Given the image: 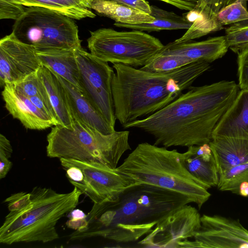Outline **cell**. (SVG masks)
<instances>
[{"mask_svg": "<svg viewBox=\"0 0 248 248\" xmlns=\"http://www.w3.org/2000/svg\"><path fill=\"white\" fill-rule=\"evenodd\" d=\"M239 91L234 81L191 86L165 108L123 127L140 129L154 137L155 145L166 148L209 143Z\"/></svg>", "mask_w": 248, "mask_h": 248, "instance_id": "1", "label": "cell"}, {"mask_svg": "<svg viewBox=\"0 0 248 248\" xmlns=\"http://www.w3.org/2000/svg\"><path fill=\"white\" fill-rule=\"evenodd\" d=\"M191 202L189 198L179 193L137 184L113 199L94 203L87 215L86 229L75 231L70 239L101 237L121 243L136 242L169 213Z\"/></svg>", "mask_w": 248, "mask_h": 248, "instance_id": "2", "label": "cell"}, {"mask_svg": "<svg viewBox=\"0 0 248 248\" xmlns=\"http://www.w3.org/2000/svg\"><path fill=\"white\" fill-rule=\"evenodd\" d=\"M210 63L198 61L166 73L113 64L112 92L116 120L123 127L165 108L208 70Z\"/></svg>", "mask_w": 248, "mask_h": 248, "instance_id": "3", "label": "cell"}, {"mask_svg": "<svg viewBox=\"0 0 248 248\" xmlns=\"http://www.w3.org/2000/svg\"><path fill=\"white\" fill-rule=\"evenodd\" d=\"M180 154L176 149L142 142L117 169L138 184L152 185L184 195L200 209L211 194L184 166Z\"/></svg>", "mask_w": 248, "mask_h": 248, "instance_id": "4", "label": "cell"}, {"mask_svg": "<svg viewBox=\"0 0 248 248\" xmlns=\"http://www.w3.org/2000/svg\"><path fill=\"white\" fill-rule=\"evenodd\" d=\"M31 203L18 212H10L0 228V242L46 243L59 238L56 226L75 209L82 194L77 187L66 193L35 186L30 192Z\"/></svg>", "mask_w": 248, "mask_h": 248, "instance_id": "5", "label": "cell"}, {"mask_svg": "<svg viewBox=\"0 0 248 248\" xmlns=\"http://www.w3.org/2000/svg\"><path fill=\"white\" fill-rule=\"evenodd\" d=\"M129 131L105 135L73 118L72 128L54 125L47 136L46 155L51 158H64L98 163L116 169L125 152L131 150Z\"/></svg>", "mask_w": 248, "mask_h": 248, "instance_id": "6", "label": "cell"}, {"mask_svg": "<svg viewBox=\"0 0 248 248\" xmlns=\"http://www.w3.org/2000/svg\"><path fill=\"white\" fill-rule=\"evenodd\" d=\"M12 32L36 50L81 46L78 27L73 19L41 7H27L15 20Z\"/></svg>", "mask_w": 248, "mask_h": 248, "instance_id": "7", "label": "cell"}, {"mask_svg": "<svg viewBox=\"0 0 248 248\" xmlns=\"http://www.w3.org/2000/svg\"><path fill=\"white\" fill-rule=\"evenodd\" d=\"M90 33L87 39L90 53L112 64L141 68L164 46L158 38L139 30L117 31L103 28Z\"/></svg>", "mask_w": 248, "mask_h": 248, "instance_id": "8", "label": "cell"}, {"mask_svg": "<svg viewBox=\"0 0 248 248\" xmlns=\"http://www.w3.org/2000/svg\"><path fill=\"white\" fill-rule=\"evenodd\" d=\"M79 70L82 93L113 128L116 119L112 92L114 73L108 62L93 56L82 48L75 49Z\"/></svg>", "mask_w": 248, "mask_h": 248, "instance_id": "9", "label": "cell"}, {"mask_svg": "<svg viewBox=\"0 0 248 248\" xmlns=\"http://www.w3.org/2000/svg\"><path fill=\"white\" fill-rule=\"evenodd\" d=\"M62 166L70 165L79 167L84 178L81 183L69 181L82 194L95 203L112 200L126 189L138 184L129 176L120 172L117 168L113 169L98 163L60 158Z\"/></svg>", "mask_w": 248, "mask_h": 248, "instance_id": "10", "label": "cell"}, {"mask_svg": "<svg viewBox=\"0 0 248 248\" xmlns=\"http://www.w3.org/2000/svg\"><path fill=\"white\" fill-rule=\"evenodd\" d=\"M201 227L198 210L187 204L161 219L138 243L146 247L177 248L179 242L193 237Z\"/></svg>", "mask_w": 248, "mask_h": 248, "instance_id": "11", "label": "cell"}, {"mask_svg": "<svg viewBox=\"0 0 248 248\" xmlns=\"http://www.w3.org/2000/svg\"><path fill=\"white\" fill-rule=\"evenodd\" d=\"M179 242L177 248H248V230L238 219L219 215L201 216V227L193 237Z\"/></svg>", "mask_w": 248, "mask_h": 248, "instance_id": "12", "label": "cell"}, {"mask_svg": "<svg viewBox=\"0 0 248 248\" xmlns=\"http://www.w3.org/2000/svg\"><path fill=\"white\" fill-rule=\"evenodd\" d=\"M36 50L19 40L13 32L0 40V84H14L42 66Z\"/></svg>", "mask_w": 248, "mask_h": 248, "instance_id": "13", "label": "cell"}, {"mask_svg": "<svg viewBox=\"0 0 248 248\" xmlns=\"http://www.w3.org/2000/svg\"><path fill=\"white\" fill-rule=\"evenodd\" d=\"M1 95L9 113L26 128L41 130L55 125L29 97L16 91L13 84L5 85Z\"/></svg>", "mask_w": 248, "mask_h": 248, "instance_id": "14", "label": "cell"}, {"mask_svg": "<svg viewBox=\"0 0 248 248\" xmlns=\"http://www.w3.org/2000/svg\"><path fill=\"white\" fill-rule=\"evenodd\" d=\"M228 48L225 36H221L200 42L176 43L173 41L164 46L159 53L181 57L189 63L201 61L211 63L222 58Z\"/></svg>", "mask_w": 248, "mask_h": 248, "instance_id": "15", "label": "cell"}, {"mask_svg": "<svg viewBox=\"0 0 248 248\" xmlns=\"http://www.w3.org/2000/svg\"><path fill=\"white\" fill-rule=\"evenodd\" d=\"M180 159L187 171L207 189L217 186L219 174L209 143L188 147Z\"/></svg>", "mask_w": 248, "mask_h": 248, "instance_id": "16", "label": "cell"}, {"mask_svg": "<svg viewBox=\"0 0 248 248\" xmlns=\"http://www.w3.org/2000/svg\"><path fill=\"white\" fill-rule=\"evenodd\" d=\"M55 75L64 88L73 118L105 135L115 131V128L107 122L81 91L60 76Z\"/></svg>", "mask_w": 248, "mask_h": 248, "instance_id": "17", "label": "cell"}, {"mask_svg": "<svg viewBox=\"0 0 248 248\" xmlns=\"http://www.w3.org/2000/svg\"><path fill=\"white\" fill-rule=\"evenodd\" d=\"M216 137L248 139V90H240L214 129Z\"/></svg>", "mask_w": 248, "mask_h": 248, "instance_id": "18", "label": "cell"}, {"mask_svg": "<svg viewBox=\"0 0 248 248\" xmlns=\"http://www.w3.org/2000/svg\"><path fill=\"white\" fill-rule=\"evenodd\" d=\"M42 64L82 92L79 70L75 49L67 48L36 50Z\"/></svg>", "mask_w": 248, "mask_h": 248, "instance_id": "19", "label": "cell"}, {"mask_svg": "<svg viewBox=\"0 0 248 248\" xmlns=\"http://www.w3.org/2000/svg\"><path fill=\"white\" fill-rule=\"evenodd\" d=\"M218 173L239 164L248 162V139L213 138L209 143Z\"/></svg>", "mask_w": 248, "mask_h": 248, "instance_id": "20", "label": "cell"}, {"mask_svg": "<svg viewBox=\"0 0 248 248\" xmlns=\"http://www.w3.org/2000/svg\"><path fill=\"white\" fill-rule=\"evenodd\" d=\"M38 73L48 93L59 125L72 128L73 117L63 86L56 75L46 67L42 66Z\"/></svg>", "mask_w": 248, "mask_h": 248, "instance_id": "21", "label": "cell"}, {"mask_svg": "<svg viewBox=\"0 0 248 248\" xmlns=\"http://www.w3.org/2000/svg\"><path fill=\"white\" fill-rule=\"evenodd\" d=\"M151 10L150 15L154 17L152 21L138 24L115 22L114 25L117 27L152 32L166 30H187L192 24L184 15L179 16L155 5H151Z\"/></svg>", "mask_w": 248, "mask_h": 248, "instance_id": "22", "label": "cell"}, {"mask_svg": "<svg viewBox=\"0 0 248 248\" xmlns=\"http://www.w3.org/2000/svg\"><path fill=\"white\" fill-rule=\"evenodd\" d=\"M92 9L98 15L109 18L115 22L138 24L154 19L150 14L111 0H94Z\"/></svg>", "mask_w": 248, "mask_h": 248, "instance_id": "23", "label": "cell"}, {"mask_svg": "<svg viewBox=\"0 0 248 248\" xmlns=\"http://www.w3.org/2000/svg\"><path fill=\"white\" fill-rule=\"evenodd\" d=\"M26 7L38 6L50 9L73 19L94 18L96 15L90 9L76 0H11Z\"/></svg>", "mask_w": 248, "mask_h": 248, "instance_id": "24", "label": "cell"}, {"mask_svg": "<svg viewBox=\"0 0 248 248\" xmlns=\"http://www.w3.org/2000/svg\"><path fill=\"white\" fill-rule=\"evenodd\" d=\"M183 15L192 24L183 35L174 41L176 43L192 41L224 29L217 21L216 16H211L196 9Z\"/></svg>", "mask_w": 248, "mask_h": 248, "instance_id": "25", "label": "cell"}, {"mask_svg": "<svg viewBox=\"0 0 248 248\" xmlns=\"http://www.w3.org/2000/svg\"><path fill=\"white\" fill-rule=\"evenodd\" d=\"M218 174L219 190L248 197V162L229 168Z\"/></svg>", "mask_w": 248, "mask_h": 248, "instance_id": "26", "label": "cell"}, {"mask_svg": "<svg viewBox=\"0 0 248 248\" xmlns=\"http://www.w3.org/2000/svg\"><path fill=\"white\" fill-rule=\"evenodd\" d=\"M190 63L185 59L178 56L156 54L145 66L140 69L156 73H166L172 71Z\"/></svg>", "mask_w": 248, "mask_h": 248, "instance_id": "27", "label": "cell"}, {"mask_svg": "<svg viewBox=\"0 0 248 248\" xmlns=\"http://www.w3.org/2000/svg\"><path fill=\"white\" fill-rule=\"evenodd\" d=\"M224 36L229 48L235 53L248 48V20L233 24L226 28Z\"/></svg>", "mask_w": 248, "mask_h": 248, "instance_id": "28", "label": "cell"}, {"mask_svg": "<svg viewBox=\"0 0 248 248\" xmlns=\"http://www.w3.org/2000/svg\"><path fill=\"white\" fill-rule=\"evenodd\" d=\"M248 0H236L221 9L217 14V21L222 26L248 20Z\"/></svg>", "mask_w": 248, "mask_h": 248, "instance_id": "29", "label": "cell"}, {"mask_svg": "<svg viewBox=\"0 0 248 248\" xmlns=\"http://www.w3.org/2000/svg\"><path fill=\"white\" fill-rule=\"evenodd\" d=\"M13 85L16 91L28 97H49L46 87L38 71L30 74L22 80Z\"/></svg>", "mask_w": 248, "mask_h": 248, "instance_id": "30", "label": "cell"}, {"mask_svg": "<svg viewBox=\"0 0 248 248\" xmlns=\"http://www.w3.org/2000/svg\"><path fill=\"white\" fill-rule=\"evenodd\" d=\"M25 7L11 0H0V19L16 20L24 12Z\"/></svg>", "mask_w": 248, "mask_h": 248, "instance_id": "31", "label": "cell"}, {"mask_svg": "<svg viewBox=\"0 0 248 248\" xmlns=\"http://www.w3.org/2000/svg\"><path fill=\"white\" fill-rule=\"evenodd\" d=\"M31 202V193L23 191L13 194L4 201L9 211L12 212H18L24 209Z\"/></svg>", "mask_w": 248, "mask_h": 248, "instance_id": "32", "label": "cell"}, {"mask_svg": "<svg viewBox=\"0 0 248 248\" xmlns=\"http://www.w3.org/2000/svg\"><path fill=\"white\" fill-rule=\"evenodd\" d=\"M237 55L238 85L241 90H248V48Z\"/></svg>", "mask_w": 248, "mask_h": 248, "instance_id": "33", "label": "cell"}, {"mask_svg": "<svg viewBox=\"0 0 248 248\" xmlns=\"http://www.w3.org/2000/svg\"><path fill=\"white\" fill-rule=\"evenodd\" d=\"M236 0H200L195 8L215 16L223 8Z\"/></svg>", "mask_w": 248, "mask_h": 248, "instance_id": "34", "label": "cell"}, {"mask_svg": "<svg viewBox=\"0 0 248 248\" xmlns=\"http://www.w3.org/2000/svg\"><path fill=\"white\" fill-rule=\"evenodd\" d=\"M87 215L79 209H74L69 213V219L66 225L70 229L77 232H82L87 227Z\"/></svg>", "mask_w": 248, "mask_h": 248, "instance_id": "35", "label": "cell"}, {"mask_svg": "<svg viewBox=\"0 0 248 248\" xmlns=\"http://www.w3.org/2000/svg\"><path fill=\"white\" fill-rule=\"evenodd\" d=\"M66 171V175L69 181L81 183L83 180V174L81 170L78 167L74 165L62 166Z\"/></svg>", "mask_w": 248, "mask_h": 248, "instance_id": "36", "label": "cell"}, {"mask_svg": "<svg viewBox=\"0 0 248 248\" xmlns=\"http://www.w3.org/2000/svg\"><path fill=\"white\" fill-rule=\"evenodd\" d=\"M117 2L124 4L133 8L151 14V5L146 0H111Z\"/></svg>", "mask_w": 248, "mask_h": 248, "instance_id": "37", "label": "cell"}, {"mask_svg": "<svg viewBox=\"0 0 248 248\" xmlns=\"http://www.w3.org/2000/svg\"><path fill=\"white\" fill-rule=\"evenodd\" d=\"M172 5L180 9L191 11L197 6L200 0H157Z\"/></svg>", "mask_w": 248, "mask_h": 248, "instance_id": "38", "label": "cell"}, {"mask_svg": "<svg viewBox=\"0 0 248 248\" xmlns=\"http://www.w3.org/2000/svg\"><path fill=\"white\" fill-rule=\"evenodd\" d=\"M13 149L10 141L5 136L0 134V155L8 158L12 156Z\"/></svg>", "mask_w": 248, "mask_h": 248, "instance_id": "39", "label": "cell"}, {"mask_svg": "<svg viewBox=\"0 0 248 248\" xmlns=\"http://www.w3.org/2000/svg\"><path fill=\"white\" fill-rule=\"evenodd\" d=\"M12 162L8 158L0 155V179L6 177L12 167Z\"/></svg>", "mask_w": 248, "mask_h": 248, "instance_id": "40", "label": "cell"}, {"mask_svg": "<svg viewBox=\"0 0 248 248\" xmlns=\"http://www.w3.org/2000/svg\"><path fill=\"white\" fill-rule=\"evenodd\" d=\"M79 2L83 6L89 9H92V5L94 0H76Z\"/></svg>", "mask_w": 248, "mask_h": 248, "instance_id": "41", "label": "cell"}, {"mask_svg": "<svg viewBox=\"0 0 248 248\" xmlns=\"http://www.w3.org/2000/svg\"></svg>", "mask_w": 248, "mask_h": 248, "instance_id": "42", "label": "cell"}]
</instances>
